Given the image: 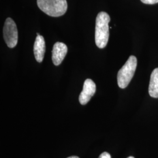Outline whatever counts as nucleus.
<instances>
[{
	"mask_svg": "<svg viewBox=\"0 0 158 158\" xmlns=\"http://www.w3.org/2000/svg\"><path fill=\"white\" fill-rule=\"evenodd\" d=\"M110 17L107 13L100 12L96 18L95 41L96 45L100 49L107 45L109 39V26Z\"/></svg>",
	"mask_w": 158,
	"mask_h": 158,
	"instance_id": "nucleus-1",
	"label": "nucleus"
},
{
	"mask_svg": "<svg viewBox=\"0 0 158 158\" xmlns=\"http://www.w3.org/2000/svg\"><path fill=\"white\" fill-rule=\"evenodd\" d=\"M128 158H134V157H132V156H130V157H128Z\"/></svg>",
	"mask_w": 158,
	"mask_h": 158,
	"instance_id": "nucleus-12",
	"label": "nucleus"
},
{
	"mask_svg": "<svg viewBox=\"0 0 158 158\" xmlns=\"http://www.w3.org/2000/svg\"><path fill=\"white\" fill-rule=\"evenodd\" d=\"M96 91V85L91 79L85 80L83 89L79 96V102L81 105H85L90 100L91 98L94 96Z\"/></svg>",
	"mask_w": 158,
	"mask_h": 158,
	"instance_id": "nucleus-5",
	"label": "nucleus"
},
{
	"mask_svg": "<svg viewBox=\"0 0 158 158\" xmlns=\"http://www.w3.org/2000/svg\"><path fill=\"white\" fill-rule=\"evenodd\" d=\"M136 66V57L131 56L118 73L117 81L120 88L125 89L129 85L135 74Z\"/></svg>",
	"mask_w": 158,
	"mask_h": 158,
	"instance_id": "nucleus-3",
	"label": "nucleus"
},
{
	"mask_svg": "<svg viewBox=\"0 0 158 158\" xmlns=\"http://www.w3.org/2000/svg\"><path fill=\"white\" fill-rule=\"evenodd\" d=\"M37 35L34 44V55L36 61L41 63L43 61L45 53V42L42 36L38 33H37Z\"/></svg>",
	"mask_w": 158,
	"mask_h": 158,
	"instance_id": "nucleus-7",
	"label": "nucleus"
},
{
	"mask_svg": "<svg viewBox=\"0 0 158 158\" xmlns=\"http://www.w3.org/2000/svg\"><path fill=\"white\" fill-rule=\"evenodd\" d=\"M149 93L152 97L158 98V68L154 69L151 75Z\"/></svg>",
	"mask_w": 158,
	"mask_h": 158,
	"instance_id": "nucleus-8",
	"label": "nucleus"
},
{
	"mask_svg": "<svg viewBox=\"0 0 158 158\" xmlns=\"http://www.w3.org/2000/svg\"><path fill=\"white\" fill-rule=\"evenodd\" d=\"M37 5L41 11L51 17L63 15L68 9L66 0H37Z\"/></svg>",
	"mask_w": 158,
	"mask_h": 158,
	"instance_id": "nucleus-2",
	"label": "nucleus"
},
{
	"mask_svg": "<svg viewBox=\"0 0 158 158\" xmlns=\"http://www.w3.org/2000/svg\"><path fill=\"white\" fill-rule=\"evenodd\" d=\"M3 34L6 44L9 48H13L17 45L18 38L17 25L11 18H8L6 20Z\"/></svg>",
	"mask_w": 158,
	"mask_h": 158,
	"instance_id": "nucleus-4",
	"label": "nucleus"
},
{
	"mask_svg": "<svg viewBox=\"0 0 158 158\" xmlns=\"http://www.w3.org/2000/svg\"><path fill=\"white\" fill-rule=\"evenodd\" d=\"M79 158V157H77V156H70V157H69V158Z\"/></svg>",
	"mask_w": 158,
	"mask_h": 158,
	"instance_id": "nucleus-11",
	"label": "nucleus"
},
{
	"mask_svg": "<svg viewBox=\"0 0 158 158\" xmlns=\"http://www.w3.org/2000/svg\"><path fill=\"white\" fill-rule=\"evenodd\" d=\"M68 47L62 42L55 44L52 50V61L55 66L60 65L68 53Z\"/></svg>",
	"mask_w": 158,
	"mask_h": 158,
	"instance_id": "nucleus-6",
	"label": "nucleus"
},
{
	"mask_svg": "<svg viewBox=\"0 0 158 158\" xmlns=\"http://www.w3.org/2000/svg\"><path fill=\"white\" fill-rule=\"evenodd\" d=\"M98 158H111V155L107 152H103L102 153Z\"/></svg>",
	"mask_w": 158,
	"mask_h": 158,
	"instance_id": "nucleus-10",
	"label": "nucleus"
},
{
	"mask_svg": "<svg viewBox=\"0 0 158 158\" xmlns=\"http://www.w3.org/2000/svg\"><path fill=\"white\" fill-rule=\"evenodd\" d=\"M142 2L146 4H155L158 3V0H141Z\"/></svg>",
	"mask_w": 158,
	"mask_h": 158,
	"instance_id": "nucleus-9",
	"label": "nucleus"
}]
</instances>
